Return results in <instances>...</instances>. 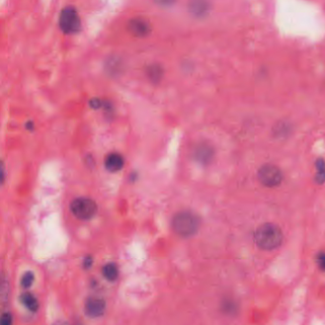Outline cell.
I'll return each instance as SVG.
<instances>
[{"instance_id": "6da1fadb", "label": "cell", "mask_w": 325, "mask_h": 325, "mask_svg": "<svg viewBox=\"0 0 325 325\" xmlns=\"http://www.w3.org/2000/svg\"><path fill=\"white\" fill-rule=\"evenodd\" d=\"M283 240V233L277 224L267 222L257 227L255 241L263 250L271 251L278 248Z\"/></svg>"}, {"instance_id": "7a4b0ae2", "label": "cell", "mask_w": 325, "mask_h": 325, "mask_svg": "<svg viewBox=\"0 0 325 325\" xmlns=\"http://www.w3.org/2000/svg\"><path fill=\"white\" fill-rule=\"evenodd\" d=\"M173 230L177 236L188 238L196 235L200 227V218L191 211H181L172 220Z\"/></svg>"}, {"instance_id": "3957f363", "label": "cell", "mask_w": 325, "mask_h": 325, "mask_svg": "<svg viewBox=\"0 0 325 325\" xmlns=\"http://www.w3.org/2000/svg\"><path fill=\"white\" fill-rule=\"evenodd\" d=\"M59 27L61 31L66 34H74L79 32L82 28V21L78 12L75 7L69 6L61 11Z\"/></svg>"}, {"instance_id": "277c9868", "label": "cell", "mask_w": 325, "mask_h": 325, "mask_svg": "<svg viewBox=\"0 0 325 325\" xmlns=\"http://www.w3.org/2000/svg\"><path fill=\"white\" fill-rule=\"evenodd\" d=\"M70 209L73 215L78 219L89 220L95 217L97 212V205L95 200L89 197H77L72 201Z\"/></svg>"}, {"instance_id": "5b68a950", "label": "cell", "mask_w": 325, "mask_h": 325, "mask_svg": "<svg viewBox=\"0 0 325 325\" xmlns=\"http://www.w3.org/2000/svg\"><path fill=\"white\" fill-rule=\"evenodd\" d=\"M258 180L265 187H277L283 180V174L278 166L274 164H265L260 167L257 173Z\"/></svg>"}, {"instance_id": "8992f818", "label": "cell", "mask_w": 325, "mask_h": 325, "mask_svg": "<svg viewBox=\"0 0 325 325\" xmlns=\"http://www.w3.org/2000/svg\"><path fill=\"white\" fill-rule=\"evenodd\" d=\"M106 311V302L99 298H90L85 303V312L89 317L99 318Z\"/></svg>"}, {"instance_id": "52a82bcc", "label": "cell", "mask_w": 325, "mask_h": 325, "mask_svg": "<svg viewBox=\"0 0 325 325\" xmlns=\"http://www.w3.org/2000/svg\"><path fill=\"white\" fill-rule=\"evenodd\" d=\"M130 33L136 37H144L151 32V26L147 21L141 17H136L131 19L128 24Z\"/></svg>"}, {"instance_id": "ba28073f", "label": "cell", "mask_w": 325, "mask_h": 325, "mask_svg": "<svg viewBox=\"0 0 325 325\" xmlns=\"http://www.w3.org/2000/svg\"><path fill=\"white\" fill-rule=\"evenodd\" d=\"M104 165H105V168L108 170L109 172L116 173L123 168L124 158L118 153H111L106 156Z\"/></svg>"}, {"instance_id": "9c48e42d", "label": "cell", "mask_w": 325, "mask_h": 325, "mask_svg": "<svg viewBox=\"0 0 325 325\" xmlns=\"http://www.w3.org/2000/svg\"><path fill=\"white\" fill-rule=\"evenodd\" d=\"M190 12L197 17H202L208 14L210 5L207 0H191L189 5Z\"/></svg>"}, {"instance_id": "30bf717a", "label": "cell", "mask_w": 325, "mask_h": 325, "mask_svg": "<svg viewBox=\"0 0 325 325\" xmlns=\"http://www.w3.org/2000/svg\"><path fill=\"white\" fill-rule=\"evenodd\" d=\"M214 149L208 144H201L197 146L195 152V157L199 162L208 164L213 159Z\"/></svg>"}, {"instance_id": "8fae6325", "label": "cell", "mask_w": 325, "mask_h": 325, "mask_svg": "<svg viewBox=\"0 0 325 325\" xmlns=\"http://www.w3.org/2000/svg\"><path fill=\"white\" fill-rule=\"evenodd\" d=\"M21 303L24 305L29 311L36 312L39 308L38 300L33 294L25 293V294L21 295Z\"/></svg>"}, {"instance_id": "7c38bea8", "label": "cell", "mask_w": 325, "mask_h": 325, "mask_svg": "<svg viewBox=\"0 0 325 325\" xmlns=\"http://www.w3.org/2000/svg\"><path fill=\"white\" fill-rule=\"evenodd\" d=\"M147 76L154 83L160 82L163 76V69L157 64H153L147 68Z\"/></svg>"}, {"instance_id": "4fadbf2b", "label": "cell", "mask_w": 325, "mask_h": 325, "mask_svg": "<svg viewBox=\"0 0 325 325\" xmlns=\"http://www.w3.org/2000/svg\"><path fill=\"white\" fill-rule=\"evenodd\" d=\"M102 274L110 281H115L118 277V268L115 263H108L102 268Z\"/></svg>"}, {"instance_id": "5bb4252c", "label": "cell", "mask_w": 325, "mask_h": 325, "mask_svg": "<svg viewBox=\"0 0 325 325\" xmlns=\"http://www.w3.org/2000/svg\"><path fill=\"white\" fill-rule=\"evenodd\" d=\"M316 168H317V176L316 180L318 183H323L325 181V161L323 159H318L316 162Z\"/></svg>"}, {"instance_id": "9a60e30c", "label": "cell", "mask_w": 325, "mask_h": 325, "mask_svg": "<svg viewBox=\"0 0 325 325\" xmlns=\"http://www.w3.org/2000/svg\"><path fill=\"white\" fill-rule=\"evenodd\" d=\"M34 281V274L32 272H26L21 278V285L24 288H30Z\"/></svg>"}, {"instance_id": "2e32d148", "label": "cell", "mask_w": 325, "mask_h": 325, "mask_svg": "<svg viewBox=\"0 0 325 325\" xmlns=\"http://www.w3.org/2000/svg\"><path fill=\"white\" fill-rule=\"evenodd\" d=\"M317 263L322 271H325V252L318 253L317 256Z\"/></svg>"}, {"instance_id": "e0dca14e", "label": "cell", "mask_w": 325, "mask_h": 325, "mask_svg": "<svg viewBox=\"0 0 325 325\" xmlns=\"http://www.w3.org/2000/svg\"><path fill=\"white\" fill-rule=\"evenodd\" d=\"M1 324L2 325H10L13 322V317L10 313H4L2 316H1Z\"/></svg>"}, {"instance_id": "ac0fdd59", "label": "cell", "mask_w": 325, "mask_h": 325, "mask_svg": "<svg viewBox=\"0 0 325 325\" xmlns=\"http://www.w3.org/2000/svg\"><path fill=\"white\" fill-rule=\"evenodd\" d=\"M154 1L157 5L161 7H169L171 5H173L176 0H154Z\"/></svg>"}, {"instance_id": "d6986e66", "label": "cell", "mask_w": 325, "mask_h": 325, "mask_svg": "<svg viewBox=\"0 0 325 325\" xmlns=\"http://www.w3.org/2000/svg\"><path fill=\"white\" fill-rule=\"evenodd\" d=\"M92 265H93V258H92V257L89 256V257L84 258V260H83V266H84V268L89 269V268L92 266Z\"/></svg>"}, {"instance_id": "ffe728a7", "label": "cell", "mask_w": 325, "mask_h": 325, "mask_svg": "<svg viewBox=\"0 0 325 325\" xmlns=\"http://www.w3.org/2000/svg\"><path fill=\"white\" fill-rule=\"evenodd\" d=\"M91 107L94 109L99 108V107H101V101H100V99H92L91 100Z\"/></svg>"}]
</instances>
